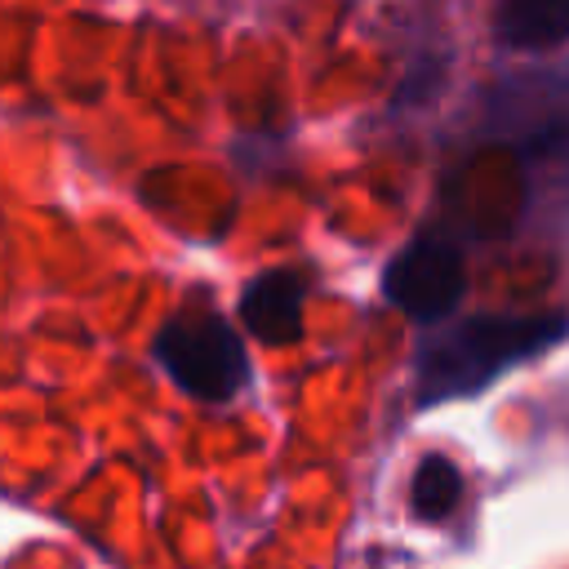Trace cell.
Masks as SVG:
<instances>
[{
  "label": "cell",
  "mask_w": 569,
  "mask_h": 569,
  "mask_svg": "<svg viewBox=\"0 0 569 569\" xmlns=\"http://www.w3.org/2000/svg\"><path fill=\"white\" fill-rule=\"evenodd\" d=\"M569 333L565 311H525V316H467L436 329L413 360L418 405H440L471 396L502 378L511 365L556 347Z\"/></svg>",
  "instance_id": "obj_1"
},
{
  "label": "cell",
  "mask_w": 569,
  "mask_h": 569,
  "mask_svg": "<svg viewBox=\"0 0 569 569\" xmlns=\"http://www.w3.org/2000/svg\"><path fill=\"white\" fill-rule=\"evenodd\" d=\"M160 369L204 405L231 400L249 382V356L236 329L213 311H178L156 333Z\"/></svg>",
  "instance_id": "obj_2"
},
{
  "label": "cell",
  "mask_w": 569,
  "mask_h": 569,
  "mask_svg": "<svg viewBox=\"0 0 569 569\" xmlns=\"http://www.w3.org/2000/svg\"><path fill=\"white\" fill-rule=\"evenodd\" d=\"M382 293L418 325H436L445 320L462 293H467V267H462V253L445 240H413L405 244L387 271H382Z\"/></svg>",
  "instance_id": "obj_3"
},
{
  "label": "cell",
  "mask_w": 569,
  "mask_h": 569,
  "mask_svg": "<svg viewBox=\"0 0 569 569\" xmlns=\"http://www.w3.org/2000/svg\"><path fill=\"white\" fill-rule=\"evenodd\" d=\"M302 302H307V280L293 267H271L244 289L240 320L258 342L289 347L302 338Z\"/></svg>",
  "instance_id": "obj_4"
},
{
  "label": "cell",
  "mask_w": 569,
  "mask_h": 569,
  "mask_svg": "<svg viewBox=\"0 0 569 569\" xmlns=\"http://www.w3.org/2000/svg\"><path fill=\"white\" fill-rule=\"evenodd\" d=\"M493 27L507 49H556L569 40V0H498Z\"/></svg>",
  "instance_id": "obj_5"
},
{
  "label": "cell",
  "mask_w": 569,
  "mask_h": 569,
  "mask_svg": "<svg viewBox=\"0 0 569 569\" xmlns=\"http://www.w3.org/2000/svg\"><path fill=\"white\" fill-rule=\"evenodd\" d=\"M462 498V471L445 458V453H427L413 467V485H409V507L418 520H445Z\"/></svg>",
  "instance_id": "obj_6"
}]
</instances>
